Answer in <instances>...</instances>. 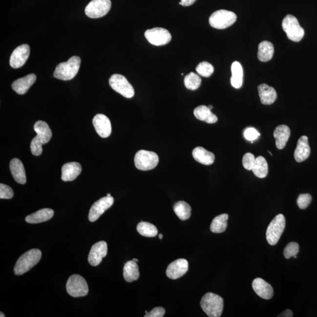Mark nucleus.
Masks as SVG:
<instances>
[{"label":"nucleus","instance_id":"1","mask_svg":"<svg viewBox=\"0 0 317 317\" xmlns=\"http://www.w3.org/2000/svg\"><path fill=\"white\" fill-rule=\"evenodd\" d=\"M34 129L37 135L31 142V151L33 155L40 156L42 153V145L51 140L52 132L48 124L42 121H37Z\"/></svg>","mask_w":317,"mask_h":317},{"label":"nucleus","instance_id":"2","mask_svg":"<svg viewBox=\"0 0 317 317\" xmlns=\"http://www.w3.org/2000/svg\"><path fill=\"white\" fill-rule=\"evenodd\" d=\"M81 58L73 56L67 62L59 63L54 72V77L57 79L68 81L76 76L80 68Z\"/></svg>","mask_w":317,"mask_h":317},{"label":"nucleus","instance_id":"3","mask_svg":"<svg viewBox=\"0 0 317 317\" xmlns=\"http://www.w3.org/2000/svg\"><path fill=\"white\" fill-rule=\"evenodd\" d=\"M42 256L39 249H33L23 254L17 261L14 272L17 275H24L39 262Z\"/></svg>","mask_w":317,"mask_h":317},{"label":"nucleus","instance_id":"4","mask_svg":"<svg viewBox=\"0 0 317 317\" xmlns=\"http://www.w3.org/2000/svg\"><path fill=\"white\" fill-rule=\"evenodd\" d=\"M200 306L208 316L220 317L223 310V299L216 294L208 293L202 298Z\"/></svg>","mask_w":317,"mask_h":317},{"label":"nucleus","instance_id":"5","mask_svg":"<svg viewBox=\"0 0 317 317\" xmlns=\"http://www.w3.org/2000/svg\"><path fill=\"white\" fill-rule=\"evenodd\" d=\"M236 14L225 10L215 11L209 18V24L212 27L223 30L230 27L236 21Z\"/></svg>","mask_w":317,"mask_h":317},{"label":"nucleus","instance_id":"6","mask_svg":"<svg viewBox=\"0 0 317 317\" xmlns=\"http://www.w3.org/2000/svg\"><path fill=\"white\" fill-rule=\"evenodd\" d=\"M282 27L286 33L288 39L295 42H299L304 36V30L299 25L298 20L292 15H287L282 22Z\"/></svg>","mask_w":317,"mask_h":317},{"label":"nucleus","instance_id":"7","mask_svg":"<svg viewBox=\"0 0 317 317\" xmlns=\"http://www.w3.org/2000/svg\"><path fill=\"white\" fill-rule=\"evenodd\" d=\"M286 228V219L283 214H279L273 219L267 229L266 238L270 245L278 243Z\"/></svg>","mask_w":317,"mask_h":317},{"label":"nucleus","instance_id":"8","mask_svg":"<svg viewBox=\"0 0 317 317\" xmlns=\"http://www.w3.org/2000/svg\"><path fill=\"white\" fill-rule=\"evenodd\" d=\"M159 156L150 151L141 150L136 153L134 162L139 170L148 171L153 169L158 165Z\"/></svg>","mask_w":317,"mask_h":317},{"label":"nucleus","instance_id":"9","mask_svg":"<svg viewBox=\"0 0 317 317\" xmlns=\"http://www.w3.org/2000/svg\"><path fill=\"white\" fill-rule=\"evenodd\" d=\"M66 288L69 295L73 297L86 296L89 292L86 280L78 275H72L69 278Z\"/></svg>","mask_w":317,"mask_h":317},{"label":"nucleus","instance_id":"10","mask_svg":"<svg viewBox=\"0 0 317 317\" xmlns=\"http://www.w3.org/2000/svg\"><path fill=\"white\" fill-rule=\"evenodd\" d=\"M109 85L116 92L127 98H131L135 95V90L127 78L120 74H113L109 78Z\"/></svg>","mask_w":317,"mask_h":317},{"label":"nucleus","instance_id":"11","mask_svg":"<svg viewBox=\"0 0 317 317\" xmlns=\"http://www.w3.org/2000/svg\"><path fill=\"white\" fill-rule=\"evenodd\" d=\"M111 5L110 0H92L85 8V14L89 18H101L108 13Z\"/></svg>","mask_w":317,"mask_h":317},{"label":"nucleus","instance_id":"12","mask_svg":"<svg viewBox=\"0 0 317 317\" xmlns=\"http://www.w3.org/2000/svg\"><path fill=\"white\" fill-rule=\"evenodd\" d=\"M145 38L151 44L161 46L167 44L171 40V34L167 30L163 28H153L145 32Z\"/></svg>","mask_w":317,"mask_h":317},{"label":"nucleus","instance_id":"13","mask_svg":"<svg viewBox=\"0 0 317 317\" xmlns=\"http://www.w3.org/2000/svg\"><path fill=\"white\" fill-rule=\"evenodd\" d=\"M114 202L112 196H106L95 202L90 209L88 219L90 222H94L103 214L105 211L109 209Z\"/></svg>","mask_w":317,"mask_h":317},{"label":"nucleus","instance_id":"14","mask_svg":"<svg viewBox=\"0 0 317 317\" xmlns=\"http://www.w3.org/2000/svg\"><path fill=\"white\" fill-rule=\"evenodd\" d=\"M30 54V46L22 44L14 49L10 59V64L13 68H19L25 64Z\"/></svg>","mask_w":317,"mask_h":317},{"label":"nucleus","instance_id":"15","mask_svg":"<svg viewBox=\"0 0 317 317\" xmlns=\"http://www.w3.org/2000/svg\"><path fill=\"white\" fill-rule=\"evenodd\" d=\"M107 253V246L106 241H102L95 243L91 247L88 255V262L92 266H97L103 258L106 257Z\"/></svg>","mask_w":317,"mask_h":317},{"label":"nucleus","instance_id":"16","mask_svg":"<svg viewBox=\"0 0 317 317\" xmlns=\"http://www.w3.org/2000/svg\"><path fill=\"white\" fill-rule=\"evenodd\" d=\"M188 261L184 258H180L174 261L168 266L167 275L172 280H176L184 275L188 272Z\"/></svg>","mask_w":317,"mask_h":317},{"label":"nucleus","instance_id":"17","mask_svg":"<svg viewBox=\"0 0 317 317\" xmlns=\"http://www.w3.org/2000/svg\"><path fill=\"white\" fill-rule=\"evenodd\" d=\"M92 122L96 131L101 138H106L111 134V123L106 116L97 114L93 119Z\"/></svg>","mask_w":317,"mask_h":317},{"label":"nucleus","instance_id":"18","mask_svg":"<svg viewBox=\"0 0 317 317\" xmlns=\"http://www.w3.org/2000/svg\"><path fill=\"white\" fill-rule=\"evenodd\" d=\"M252 287L255 293L263 299H271L274 295V292L271 285L262 278L254 279L253 281Z\"/></svg>","mask_w":317,"mask_h":317},{"label":"nucleus","instance_id":"19","mask_svg":"<svg viewBox=\"0 0 317 317\" xmlns=\"http://www.w3.org/2000/svg\"><path fill=\"white\" fill-rule=\"evenodd\" d=\"M36 75L31 74L24 77L19 78L12 84V88L14 91L19 95H24L31 88V86L36 83Z\"/></svg>","mask_w":317,"mask_h":317},{"label":"nucleus","instance_id":"20","mask_svg":"<svg viewBox=\"0 0 317 317\" xmlns=\"http://www.w3.org/2000/svg\"><path fill=\"white\" fill-rule=\"evenodd\" d=\"M311 149L307 136H302L298 139L295 152V158L297 162L305 161L310 155Z\"/></svg>","mask_w":317,"mask_h":317},{"label":"nucleus","instance_id":"21","mask_svg":"<svg viewBox=\"0 0 317 317\" xmlns=\"http://www.w3.org/2000/svg\"><path fill=\"white\" fill-rule=\"evenodd\" d=\"M82 167L78 162L66 163L62 168V180L64 182L73 181L80 175Z\"/></svg>","mask_w":317,"mask_h":317},{"label":"nucleus","instance_id":"22","mask_svg":"<svg viewBox=\"0 0 317 317\" xmlns=\"http://www.w3.org/2000/svg\"><path fill=\"white\" fill-rule=\"evenodd\" d=\"M10 168L11 174L16 182L22 185H24L27 182L24 165L20 159L14 158L11 160Z\"/></svg>","mask_w":317,"mask_h":317},{"label":"nucleus","instance_id":"23","mask_svg":"<svg viewBox=\"0 0 317 317\" xmlns=\"http://www.w3.org/2000/svg\"><path fill=\"white\" fill-rule=\"evenodd\" d=\"M258 91L261 103L263 105H271L277 100V94L275 89L266 84L258 86Z\"/></svg>","mask_w":317,"mask_h":317},{"label":"nucleus","instance_id":"24","mask_svg":"<svg viewBox=\"0 0 317 317\" xmlns=\"http://www.w3.org/2000/svg\"><path fill=\"white\" fill-rule=\"evenodd\" d=\"M291 135V130L287 125H279L275 130L274 137L275 139L276 147L278 149H283L287 143Z\"/></svg>","mask_w":317,"mask_h":317},{"label":"nucleus","instance_id":"25","mask_svg":"<svg viewBox=\"0 0 317 317\" xmlns=\"http://www.w3.org/2000/svg\"><path fill=\"white\" fill-rule=\"evenodd\" d=\"M54 211L51 209H42L36 213L28 215L25 221L30 224H37L46 222L53 217Z\"/></svg>","mask_w":317,"mask_h":317},{"label":"nucleus","instance_id":"26","mask_svg":"<svg viewBox=\"0 0 317 317\" xmlns=\"http://www.w3.org/2000/svg\"><path fill=\"white\" fill-rule=\"evenodd\" d=\"M192 155L195 161L205 165L213 164L215 160V156L213 153L200 147L193 149Z\"/></svg>","mask_w":317,"mask_h":317},{"label":"nucleus","instance_id":"27","mask_svg":"<svg viewBox=\"0 0 317 317\" xmlns=\"http://www.w3.org/2000/svg\"><path fill=\"white\" fill-rule=\"evenodd\" d=\"M194 115L200 121L206 122L208 124H214L217 121L216 115L211 112L208 106H200L194 110Z\"/></svg>","mask_w":317,"mask_h":317},{"label":"nucleus","instance_id":"28","mask_svg":"<svg viewBox=\"0 0 317 317\" xmlns=\"http://www.w3.org/2000/svg\"><path fill=\"white\" fill-rule=\"evenodd\" d=\"M274 46L267 41H264L258 45L257 57L261 62H267L272 59L274 55Z\"/></svg>","mask_w":317,"mask_h":317},{"label":"nucleus","instance_id":"29","mask_svg":"<svg viewBox=\"0 0 317 317\" xmlns=\"http://www.w3.org/2000/svg\"><path fill=\"white\" fill-rule=\"evenodd\" d=\"M140 276L137 262L132 260L125 264L124 268V277L125 281L131 283L137 280Z\"/></svg>","mask_w":317,"mask_h":317},{"label":"nucleus","instance_id":"30","mask_svg":"<svg viewBox=\"0 0 317 317\" xmlns=\"http://www.w3.org/2000/svg\"><path fill=\"white\" fill-rule=\"evenodd\" d=\"M232 77L231 82L232 85L234 88H240L243 85V70L242 66L237 61H235L232 65Z\"/></svg>","mask_w":317,"mask_h":317},{"label":"nucleus","instance_id":"31","mask_svg":"<svg viewBox=\"0 0 317 317\" xmlns=\"http://www.w3.org/2000/svg\"><path fill=\"white\" fill-rule=\"evenodd\" d=\"M252 170L255 176L265 178L269 172L268 164L266 159L261 156L257 157Z\"/></svg>","mask_w":317,"mask_h":317},{"label":"nucleus","instance_id":"32","mask_svg":"<svg viewBox=\"0 0 317 317\" xmlns=\"http://www.w3.org/2000/svg\"><path fill=\"white\" fill-rule=\"evenodd\" d=\"M229 215L222 214L214 218L211 225V232L214 233H222L228 227Z\"/></svg>","mask_w":317,"mask_h":317},{"label":"nucleus","instance_id":"33","mask_svg":"<svg viewBox=\"0 0 317 317\" xmlns=\"http://www.w3.org/2000/svg\"><path fill=\"white\" fill-rule=\"evenodd\" d=\"M173 211L181 220H186L191 216L190 206L184 201H179L173 206Z\"/></svg>","mask_w":317,"mask_h":317},{"label":"nucleus","instance_id":"34","mask_svg":"<svg viewBox=\"0 0 317 317\" xmlns=\"http://www.w3.org/2000/svg\"><path fill=\"white\" fill-rule=\"evenodd\" d=\"M137 231L139 234L143 236L148 237H155L158 235V229L155 226L150 223L145 222L141 221L137 226Z\"/></svg>","mask_w":317,"mask_h":317},{"label":"nucleus","instance_id":"35","mask_svg":"<svg viewBox=\"0 0 317 317\" xmlns=\"http://www.w3.org/2000/svg\"><path fill=\"white\" fill-rule=\"evenodd\" d=\"M202 79L198 75L190 72L186 75L184 80L185 85L186 88L190 90H196L198 89L201 85Z\"/></svg>","mask_w":317,"mask_h":317},{"label":"nucleus","instance_id":"36","mask_svg":"<svg viewBox=\"0 0 317 317\" xmlns=\"http://www.w3.org/2000/svg\"><path fill=\"white\" fill-rule=\"evenodd\" d=\"M196 72L200 76L203 77H209L213 74L214 72L213 66L211 63L208 62L200 63L197 66L196 69Z\"/></svg>","mask_w":317,"mask_h":317},{"label":"nucleus","instance_id":"37","mask_svg":"<svg viewBox=\"0 0 317 317\" xmlns=\"http://www.w3.org/2000/svg\"><path fill=\"white\" fill-rule=\"evenodd\" d=\"M299 252V245L298 243L291 242L287 244L284 250V255L287 259H289L292 257H295Z\"/></svg>","mask_w":317,"mask_h":317},{"label":"nucleus","instance_id":"38","mask_svg":"<svg viewBox=\"0 0 317 317\" xmlns=\"http://www.w3.org/2000/svg\"><path fill=\"white\" fill-rule=\"evenodd\" d=\"M311 200H312V197L310 194H301L298 196L296 203L299 209H305L310 205Z\"/></svg>","mask_w":317,"mask_h":317},{"label":"nucleus","instance_id":"39","mask_svg":"<svg viewBox=\"0 0 317 317\" xmlns=\"http://www.w3.org/2000/svg\"><path fill=\"white\" fill-rule=\"evenodd\" d=\"M255 159L253 154L251 153H247L243 157V165L246 169L252 170L253 166L254 165Z\"/></svg>","mask_w":317,"mask_h":317},{"label":"nucleus","instance_id":"40","mask_svg":"<svg viewBox=\"0 0 317 317\" xmlns=\"http://www.w3.org/2000/svg\"><path fill=\"white\" fill-rule=\"evenodd\" d=\"M14 192L13 189L6 185L0 184V198L1 199H10L13 198Z\"/></svg>","mask_w":317,"mask_h":317},{"label":"nucleus","instance_id":"41","mask_svg":"<svg viewBox=\"0 0 317 317\" xmlns=\"http://www.w3.org/2000/svg\"><path fill=\"white\" fill-rule=\"evenodd\" d=\"M260 133L257 131L254 127H248L244 130V136L247 140L249 141H254L258 138Z\"/></svg>","mask_w":317,"mask_h":317},{"label":"nucleus","instance_id":"42","mask_svg":"<svg viewBox=\"0 0 317 317\" xmlns=\"http://www.w3.org/2000/svg\"><path fill=\"white\" fill-rule=\"evenodd\" d=\"M166 310L164 308L161 307H156L151 310L150 312L147 313L144 316L145 317H163L164 316Z\"/></svg>","mask_w":317,"mask_h":317},{"label":"nucleus","instance_id":"43","mask_svg":"<svg viewBox=\"0 0 317 317\" xmlns=\"http://www.w3.org/2000/svg\"><path fill=\"white\" fill-rule=\"evenodd\" d=\"M196 0H181L179 2V4L183 5V6L188 7L192 5L195 2Z\"/></svg>","mask_w":317,"mask_h":317},{"label":"nucleus","instance_id":"44","mask_svg":"<svg viewBox=\"0 0 317 317\" xmlns=\"http://www.w3.org/2000/svg\"><path fill=\"white\" fill-rule=\"evenodd\" d=\"M278 317H293V313L292 311L290 310H285L284 312L282 313L281 314H280V315L278 316Z\"/></svg>","mask_w":317,"mask_h":317},{"label":"nucleus","instance_id":"45","mask_svg":"<svg viewBox=\"0 0 317 317\" xmlns=\"http://www.w3.org/2000/svg\"><path fill=\"white\" fill-rule=\"evenodd\" d=\"M159 238H160V239H162V238H163V235L162 234H160L159 235Z\"/></svg>","mask_w":317,"mask_h":317},{"label":"nucleus","instance_id":"46","mask_svg":"<svg viewBox=\"0 0 317 317\" xmlns=\"http://www.w3.org/2000/svg\"><path fill=\"white\" fill-rule=\"evenodd\" d=\"M0 314H1V316H0V317H5L4 314L3 313H2V312H1V313H0Z\"/></svg>","mask_w":317,"mask_h":317},{"label":"nucleus","instance_id":"47","mask_svg":"<svg viewBox=\"0 0 317 317\" xmlns=\"http://www.w3.org/2000/svg\"><path fill=\"white\" fill-rule=\"evenodd\" d=\"M208 107H209V108L211 110L212 109H213V106H208Z\"/></svg>","mask_w":317,"mask_h":317},{"label":"nucleus","instance_id":"48","mask_svg":"<svg viewBox=\"0 0 317 317\" xmlns=\"http://www.w3.org/2000/svg\"><path fill=\"white\" fill-rule=\"evenodd\" d=\"M133 260L135 261V262H138V260L136 259V258H133Z\"/></svg>","mask_w":317,"mask_h":317},{"label":"nucleus","instance_id":"49","mask_svg":"<svg viewBox=\"0 0 317 317\" xmlns=\"http://www.w3.org/2000/svg\"><path fill=\"white\" fill-rule=\"evenodd\" d=\"M107 196H109V197L111 196V194H110V193H107Z\"/></svg>","mask_w":317,"mask_h":317},{"label":"nucleus","instance_id":"50","mask_svg":"<svg viewBox=\"0 0 317 317\" xmlns=\"http://www.w3.org/2000/svg\"><path fill=\"white\" fill-rule=\"evenodd\" d=\"M269 153L270 154V155L273 156V154L271 152H269Z\"/></svg>","mask_w":317,"mask_h":317}]
</instances>
